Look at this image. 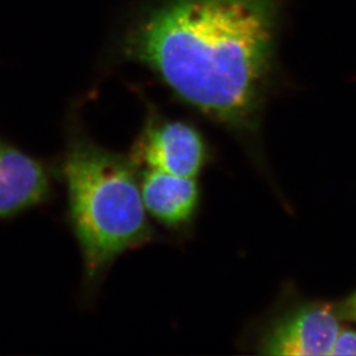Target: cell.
I'll use <instances>...</instances> for the list:
<instances>
[{"mask_svg":"<svg viewBox=\"0 0 356 356\" xmlns=\"http://www.w3.org/2000/svg\"><path fill=\"white\" fill-rule=\"evenodd\" d=\"M280 0H166L131 29L128 57L234 129L255 127L275 64Z\"/></svg>","mask_w":356,"mask_h":356,"instance_id":"1","label":"cell"},{"mask_svg":"<svg viewBox=\"0 0 356 356\" xmlns=\"http://www.w3.org/2000/svg\"><path fill=\"white\" fill-rule=\"evenodd\" d=\"M63 172L87 276L95 278L117 256L152 238L134 165L79 140L68 150Z\"/></svg>","mask_w":356,"mask_h":356,"instance_id":"2","label":"cell"},{"mask_svg":"<svg viewBox=\"0 0 356 356\" xmlns=\"http://www.w3.org/2000/svg\"><path fill=\"white\" fill-rule=\"evenodd\" d=\"M330 355H356V330L340 329Z\"/></svg>","mask_w":356,"mask_h":356,"instance_id":"7","label":"cell"},{"mask_svg":"<svg viewBox=\"0 0 356 356\" xmlns=\"http://www.w3.org/2000/svg\"><path fill=\"white\" fill-rule=\"evenodd\" d=\"M340 317L330 305H305L268 331L259 353L276 356L330 355L339 333Z\"/></svg>","mask_w":356,"mask_h":356,"instance_id":"4","label":"cell"},{"mask_svg":"<svg viewBox=\"0 0 356 356\" xmlns=\"http://www.w3.org/2000/svg\"><path fill=\"white\" fill-rule=\"evenodd\" d=\"M205 159L204 140L192 124L152 119L135 145L131 164L196 178L204 166Z\"/></svg>","mask_w":356,"mask_h":356,"instance_id":"3","label":"cell"},{"mask_svg":"<svg viewBox=\"0 0 356 356\" xmlns=\"http://www.w3.org/2000/svg\"><path fill=\"white\" fill-rule=\"evenodd\" d=\"M140 191L147 212L166 225L188 222L197 208L196 178L145 168Z\"/></svg>","mask_w":356,"mask_h":356,"instance_id":"6","label":"cell"},{"mask_svg":"<svg viewBox=\"0 0 356 356\" xmlns=\"http://www.w3.org/2000/svg\"><path fill=\"white\" fill-rule=\"evenodd\" d=\"M47 187V173L38 161L0 141V217L38 204Z\"/></svg>","mask_w":356,"mask_h":356,"instance_id":"5","label":"cell"},{"mask_svg":"<svg viewBox=\"0 0 356 356\" xmlns=\"http://www.w3.org/2000/svg\"><path fill=\"white\" fill-rule=\"evenodd\" d=\"M336 309L340 319H346V321L356 323V293L340 303Z\"/></svg>","mask_w":356,"mask_h":356,"instance_id":"8","label":"cell"}]
</instances>
